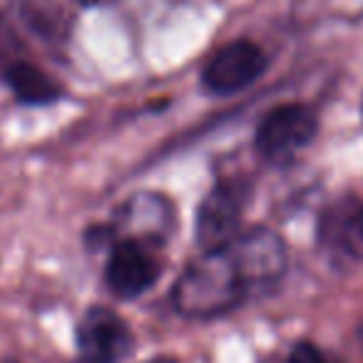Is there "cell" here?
Returning <instances> with one entry per match:
<instances>
[{
  "instance_id": "cell-8",
  "label": "cell",
  "mask_w": 363,
  "mask_h": 363,
  "mask_svg": "<svg viewBox=\"0 0 363 363\" xmlns=\"http://www.w3.org/2000/svg\"><path fill=\"white\" fill-rule=\"evenodd\" d=\"M6 82L13 95L26 105H52L62 97L60 85L30 62H16L8 67Z\"/></svg>"
},
{
  "instance_id": "cell-9",
  "label": "cell",
  "mask_w": 363,
  "mask_h": 363,
  "mask_svg": "<svg viewBox=\"0 0 363 363\" xmlns=\"http://www.w3.org/2000/svg\"><path fill=\"white\" fill-rule=\"evenodd\" d=\"M286 363H331L328 356L321 351L318 346H313L311 341H298L296 346L291 348Z\"/></svg>"
},
{
  "instance_id": "cell-7",
  "label": "cell",
  "mask_w": 363,
  "mask_h": 363,
  "mask_svg": "<svg viewBox=\"0 0 363 363\" xmlns=\"http://www.w3.org/2000/svg\"><path fill=\"white\" fill-rule=\"evenodd\" d=\"M160 262L135 239H125L112 247L105 267V281L120 298H137L150 291L160 279Z\"/></svg>"
},
{
  "instance_id": "cell-11",
  "label": "cell",
  "mask_w": 363,
  "mask_h": 363,
  "mask_svg": "<svg viewBox=\"0 0 363 363\" xmlns=\"http://www.w3.org/2000/svg\"><path fill=\"white\" fill-rule=\"evenodd\" d=\"M358 336H361V346H363V328H361V331H358Z\"/></svg>"
},
{
  "instance_id": "cell-4",
  "label": "cell",
  "mask_w": 363,
  "mask_h": 363,
  "mask_svg": "<svg viewBox=\"0 0 363 363\" xmlns=\"http://www.w3.org/2000/svg\"><path fill=\"white\" fill-rule=\"evenodd\" d=\"M227 252L247 291L272 286L284 277V269H286V247L272 229L257 227L239 234L227 247Z\"/></svg>"
},
{
  "instance_id": "cell-10",
  "label": "cell",
  "mask_w": 363,
  "mask_h": 363,
  "mask_svg": "<svg viewBox=\"0 0 363 363\" xmlns=\"http://www.w3.org/2000/svg\"><path fill=\"white\" fill-rule=\"evenodd\" d=\"M145 363H179L177 358H172V356H155V358H150V361H145Z\"/></svg>"
},
{
  "instance_id": "cell-6",
  "label": "cell",
  "mask_w": 363,
  "mask_h": 363,
  "mask_svg": "<svg viewBox=\"0 0 363 363\" xmlns=\"http://www.w3.org/2000/svg\"><path fill=\"white\" fill-rule=\"evenodd\" d=\"M267 70V55L249 40H234L217 50L202 70V82L212 95H234L247 90Z\"/></svg>"
},
{
  "instance_id": "cell-1",
  "label": "cell",
  "mask_w": 363,
  "mask_h": 363,
  "mask_svg": "<svg viewBox=\"0 0 363 363\" xmlns=\"http://www.w3.org/2000/svg\"><path fill=\"white\" fill-rule=\"evenodd\" d=\"M247 296L242 277L227 249L202 252L179 274L172 289V303L187 318H217L229 313Z\"/></svg>"
},
{
  "instance_id": "cell-2",
  "label": "cell",
  "mask_w": 363,
  "mask_h": 363,
  "mask_svg": "<svg viewBox=\"0 0 363 363\" xmlns=\"http://www.w3.org/2000/svg\"><path fill=\"white\" fill-rule=\"evenodd\" d=\"M318 130L316 115L303 105H279L262 117L257 127V150L272 164L291 162Z\"/></svg>"
},
{
  "instance_id": "cell-5",
  "label": "cell",
  "mask_w": 363,
  "mask_h": 363,
  "mask_svg": "<svg viewBox=\"0 0 363 363\" xmlns=\"http://www.w3.org/2000/svg\"><path fill=\"white\" fill-rule=\"evenodd\" d=\"M77 353L85 363H120L132 351V331L112 308L92 306L82 313L75 331Z\"/></svg>"
},
{
  "instance_id": "cell-3",
  "label": "cell",
  "mask_w": 363,
  "mask_h": 363,
  "mask_svg": "<svg viewBox=\"0 0 363 363\" xmlns=\"http://www.w3.org/2000/svg\"><path fill=\"white\" fill-rule=\"evenodd\" d=\"M247 192L239 182H219L207 192L197 209L194 234L202 252H219L227 249L239 237Z\"/></svg>"
}]
</instances>
